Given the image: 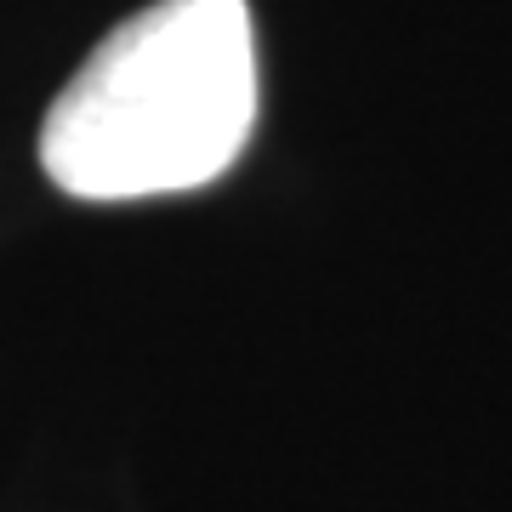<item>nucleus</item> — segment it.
Wrapping results in <instances>:
<instances>
[{
    "mask_svg": "<svg viewBox=\"0 0 512 512\" xmlns=\"http://www.w3.org/2000/svg\"><path fill=\"white\" fill-rule=\"evenodd\" d=\"M256 126L245 0H154L97 40L40 126V165L92 205L217 183Z\"/></svg>",
    "mask_w": 512,
    "mask_h": 512,
    "instance_id": "f257e3e1",
    "label": "nucleus"
}]
</instances>
